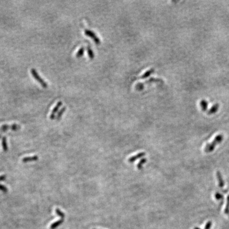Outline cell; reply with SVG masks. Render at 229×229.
<instances>
[{
	"label": "cell",
	"instance_id": "6da1fadb",
	"mask_svg": "<svg viewBox=\"0 0 229 229\" xmlns=\"http://www.w3.org/2000/svg\"><path fill=\"white\" fill-rule=\"evenodd\" d=\"M223 140V136L222 134H219L217 135L214 140H213L212 143L207 144L205 147L204 151L206 153H210L212 151H213L215 146L220 143L222 142Z\"/></svg>",
	"mask_w": 229,
	"mask_h": 229
},
{
	"label": "cell",
	"instance_id": "7a4b0ae2",
	"mask_svg": "<svg viewBox=\"0 0 229 229\" xmlns=\"http://www.w3.org/2000/svg\"><path fill=\"white\" fill-rule=\"evenodd\" d=\"M31 73L33 75V78L39 82L41 86L43 87V88H47L48 87V84L44 81V80L43 79H42L40 76L39 75V74L38 73V72H37V71L34 68H31Z\"/></svg>",
	"mask_w": 229,
	"mask_h": 229
},
{
	"label": "cell",
	"instance_id": "3957f363",
	"mask_svg": "<svg viewBox=\"0 0 229 229\" xmlns=\"http://www.w3.org/2000/svg\"><path fill=\"white\" fill-rule=\"evenodd\" d=\"M21 129L20 126L17 125V124H13L11 125H2L1 128H0V130L2 132L7 131L8 130H11L13 131H18Z\"/></svg>",
	"mask_w": 229,
	"mask_h": 229
},
{
	"label": "cell",
	"instance_id": "277c9868",
	"mask_svg": "<svg viewBox=\"0 0 229 229\" xmlns=\"http://www.w3.org/2000/svg\"><path fill=\"white\" fill-rule=\"evenodd\" d=\"M62 105V101H58L56 105L55 106V107L54 108V109H53L52 112L50 115V119L52 120L54 119L55 118V115L57 113L58 110H59L60 108L61 107Z\"/></svg>",
	"mask_w": 229,
	"mask_h": 229
},
{
	"label": "cell",
	"instance_id": "5b68a950",
	"mask_svg": "<svg viewBox=\"0 0 229 229\" xmlns=\"http://www.w3.org/2000/svg\"><path fill=\"white\" fill-rule=\"evenodd\" d=\"M145 154H145V152L138 153V154H136V155L133 156V157H131L130 158H129V160H128V161H129L130 163H133L134 162H135L136 160H137V159H140V158L143 157L144 156H145Z\"/></svg>",
	"mask_w": 229,
	"mask_h": 229
},
{
	"label": "cell",
	"instance_id": "8992f818",
	"mask_svg": "<svg viewBox=\"0 0 229 229\" xmlns=\"http://www.w3.org/2000/svg\"><path fill=\"white\" fill-rule=\"evenodd\" d=\"M84 33H85V34H86L87 36L92 38L94 40V41L96 42V43H99V40L97 38V36H95V34L93 33V32H92L91 30H86L84 31Z\"/></svg>",
	"mask_w": 229,
	"mask_h": 229
},
{
	"label": "cell",
	"instance_id": "52a82bcc",
	"mask_svg": "<svg viewBox=\"0 0 229 229\" xmlns=\"http://www.w3.org/2000/svg\"><path fill=\"white\" fill-rule=\"evenodd\" d=\"M216 176L218 180V183H219V186L220 188H222L224 187L225 185L224 180L223 179L221 173L220 171H217L216 172Z\"/></svg>",
	"mask_w": 229,
	"mask_h": 229
},
{
	"label": "cell",
	"instance_id": "ba28073f",
	"mask_svg": "<svg viewBox=\"0 0 229 229\" xmlns=\"http://www.w3.org/2000/svg\"><path fill=\"white\" fill-rule=\"evenodd\" d=\"M38 159H39V158L38 156H32V157H25L22 159V161L23 163H27V162H29L37 161V160H38Z\"/></svg>",
	"mask_w": 229,
	"mask_h": 229
},
{
	"label": "cell",
	"instance_id": "9c48e42d",
	"mask_svg": "<svg viewBox=\"0 0 229 229\" xmlns=\"http://www.w3.org/2000/svg\"><path fill=\"white\" fill-rule=\"evenodd\" d=\"M219 104H214L212 107L209 109V110L207 112V114L209 115H211V114H213L215 113H216L218 109L219 108Z\"/></svg>",
	"mask_w": 229,
	"mask_h": 229
},
{
	"label": "cell",
	"instance_id": "30bf717a",
	"mask_svg": "<svg viewBox=\"0 0 229 229\" xmlns=\"http://www.w3.org/2000/svg\"><path fill=\"white\" fill-rule=\"evenodd\" d=\"M64 218H61V219L58 220L54 223H53V224L50 225V229H55L57 227H58L59 225H60L61 224L64 222Z\"/></svg>",
	"mask_w": 229,
	"mask_h": 229
},
{
	"label": "cell",
	"instance_id": "8fae6325",
	"mask_svg": "<svg viewBox=\"0 0 229 229\" xmlns=\"http://www.w3.org/2000/svg\"><path fill=\"white\" fill-rule=\"evenodd\" d=\"M208 105H209V104H208V103H207L206 100H201L200 101V107H201L202 110H203V111H205L207 110V107H208Z\"/></svg>",
	"mask_w": 229,
	"mask_h": 229
},
{
	"label": "cell",
	"instance_id": "7c38bea8",
	"mask_svg": "<svg viewBox=\"0 0 229 229\" xmlns=\"http://www.w3.org/2000/svg\"><path fill=\"white\" fill-rule=\"evenodd\" d=\"M2 147L3 151L5 152H7L8 150V147L7 145V137L5 136H4L2 138Z\"/></svg>",
	"mask_w": 229,
	"mask_h": 229
},
{
	"label": "cell",
	"instance_id": "4fadbf2b",
	"mask_svg": "<svg viewBox=\"0 0 229 229\" xmlns=\"http://www.w3.org/2000/svg\"><path fill=\"white\" fill-rule=\"evenodd\" d=\"M66 109V108L65 107H63V108L60 110L59 112L58 113V114H57V116H56V119H57V120H60V119H61V118L62 117L63 114L64 113V112L65 111Z\"/></svg>",
	"mask_w": 229,
	"mask_h": 229
},
{
	"label": "cell",
	"instance_id": "5bb4252c",
	"mask_svg": "<svg viewBox=\"0 0 229 229\" xmlns=\"http://www.w3.org/2000/svg\"><path fill=\"white\" fill-rule=\"evenodd\" d=\"M146 161H147V160L145 158H144V159H142V160H141L140 161V162H138V163L137 164V168L138 169H142V167L143 166V164H145L146 162Z\"/></svg>",
	"mask_w": 229,
	"mask_h": 229
},
{
	"label": "cell",
	"instance_id": "9a60e30c",
	"mask_svg": "<svg viewBox=\"0 0 229 229\" xmlns=\"http://www.w3.org/2000/svg\"><path fill=\"white\" fill-rule=\"evenodd\" d=\"M84 48L83 47H82V48H80L77 53L76 57L78 58H79V57L82 56L83 53H84Z\"/></svg>",
	"mask_w": 229,
	"mask_h": 229
},
{
	"label": "cell",
	"instance_id": "2e32d148",
	"mask_svg": "<svg viewBox=\"0 0 229 229\" xmlns=\"http://www.w3.org/2000/svg\"><path fill=\"white\" fill-rule=\"evenodd\" d=\"M55 211H56V214H57L58 216H60L61 218H64V217H65V214L63 212H62L59 209H56L55 210Z\"/></svg>",
	"mask_w": 229,
	"mask_h": 229
},
{
	"label": "cell",
	"instance_id": "e0dca14e",
	"mask_svg": "<svg viewBox=\"0 0 229 229\" xmlns=\"http://www.w3.org/2000/svg\"><path fill=\"white\" fill-rule=\"evenodd\" d=\"M224 213L226 214L229 213V195H228L227 197V203L225 209L224 210Z\"/></svg>",
	"mask_w": 229,
	"mask_h": 229
},
{
	"label": "cell",
	"instance_id": "ac0fdd59",
	"mask_svg": "<svg viewBox=\"0 0 229 229\" xmlns=\"http://www.w3.org/2000/svg\"><path fill=\"white\" fill-rule=\"evenodd\" d=\"M215 198L216 200H221V199H223V196L219 192H216L215 194Z\"/></svg>",
	"mask_w": 229,
	"mask_h": 229
},
{
	"label": "cell",
	"instance_id": "d6986e66",
	"mask_svg": "<svg viewBox=\"0 0 229 229\" xmlns=\"http://www.w3.org/2000/svg\"><path fill=\"white\" fill-rule=\"evenodd\" d=\"M0 190H1L2 192H3L4 193H7L8 191V188L5 187V186L1 185V184H0Z\"/></svg>",
	"mask_w": 229,
	"mask_h": 229
},
{
	"label": "cell",
	"instance_id": "ffe728a7",
	"mask_svg": "<svg viewBox=\"0 0 229 229\" xmlns=\"http://www.w3.org/2000/svg\"><path fill=\"white\" fill-rule=\"evenodd\" d=\"M88 54H89V56L91 58H92L94 57V53L93 52V51L92 50V49L90 48H88Z\"/></svg>",
	"mask_w": 229,
	"mask_h": 229
},
{
	"label": "cell",
	"instance_id": "44dd1931",
	"mask_svg": "<svg viewBox=\"0 0 229 229\" xmlns=\"http://www.w3.org/2000/svg\"><path fill=\"white\" fill-rule=\"evenodd\" d=\"M212 223L211 221H209L208 222H207L206 225H205V229H210L211 226H212Z\"/></svg>",
	"mask_w": 229,
	"mask_h": 229
},
{
	"label": "cell",
	"instance_id": "7402d4cb",
	"mask_svg": "<svg viewBox=\"0 0 229 229\" xmlns=\"http://www.w3.org/2000/svg\"><path fill=\"white\" fill-rule=\"evenodd\" d=\"M194 229H200V228H199V227H195L194 228Z\"/></svg>",
	"mask_w": 229,
	"mask_h": 229
},
{
	"label": "cell",
	"instance_id": "603a6c76",
	"mask_svg": "<svg viewBox=\"0 0 229 229\" xmlns=\"http://www.w3.org/2000/svg\"><path fill=\"white\" fill-rule=\"evenodd\" d=\"M1 135H2L1 134H0V138H1Z\"/></svg>",
	"mask_w": 229,
	"mask_h": 229
},
{
	"label": "cell",
	"instance_id": "cb8c5ba5",
	"mask_svg": "<svg viewBox=\"0 0 229 229\" xmlns=\"http://www.w3.org/2000/svg\"><path fill=\"white\" fill-rule=\"evenodd\" d=\"M93 229H96V228H93Z\"/></svg>",
	"mask_w": 229,
	"mask_h": 229
}]
</instances>
